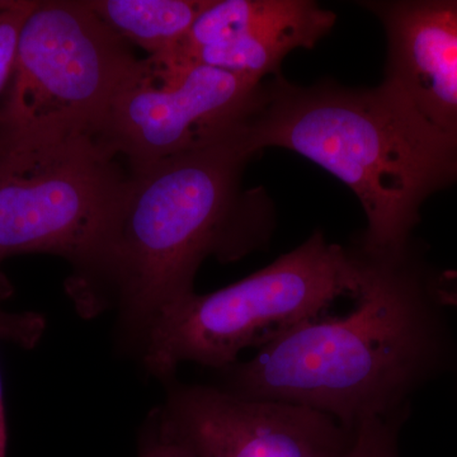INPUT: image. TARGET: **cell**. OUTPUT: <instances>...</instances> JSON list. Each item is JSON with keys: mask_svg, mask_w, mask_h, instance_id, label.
Instances as JSON below:
<instances>
[{"mask_svg": "<svg viewBox=\"0 0 457 457\" xmlns=\"http://www.w3.org/2000/svg\"><path fill=\"white\" fill-rule=\"evenodd\" d=\"M360 252L365 279L352 311L294 328L251 359L219 371L218 386L243 398L315 409L351 429L407 418L411 394L446 360L436 311L441 303L409 249L398 255Z\"/></svg>", "mask_w": 457, "mask_h": 457, "instance_id": "7a4b0ae2", "label": "cell"}, {"mask_svg": "<svg viewBox=\"0 0 457 457\" xmlns=\"http://www.w3.org/2000/svg\"><path fill=\"white\" fill-rule=\"evenodd\" d=\"M336 21L332 11L306 0L305 7L296 16L284 22L236 40L204 47L180 59H162L212 66L264 82V78L278 73L288 54L299 49H314L332 31Z\"/></svg>", "mask_w": 457, "mask_h": 457, "instance_id": "30bf717a", "label": "cell"}, {"mask_svg": "<svg viewBox=\"0 0 457 457\" xmlns=\"http://www.w3.org/2000/svg\"><path fill=\"white\" fill-rule=\"evenodd\" d=\"M305 4L306 0H212L179 47L159 56L180 59L204 47L236 40L296 16Z\"/></svg>", "mask_w": 457, "mask_h": 457, "instance_id": "7c38bea8", "label": "cell"}, {"mask_svg": "<svg viewBox=\"0 0 457 457\" xmlns=\"http://www.w3.org/2000/svg\"><path fill=\"white\" fill-rule=\"evenodd\" d=\"M88 7L123 40L149 56L179 47L212 0H86Z\"/></svg>", "mask_w": 457, "mask_h": 457, "instance_id": "8fae6325", "label": "cell"}, {"mask_svg": "<svg viewBox=\"0 0 457 457\" xmlns=\"http://www.w3.org/2000/svg\"><path fill=\"white\" fill-rule=\"evenodd\" d=\"M14 293L11 284L0 266V339L2 342L14 343L25 350H32L40 343L46 319L40 312H8L2 308V303Z\"/></svg>", "mask_w": 457, "mask_h": 457, "instance_id": "4fadbf2b", "label": "cell"}, {"mask_svg": "<svg viewBox=\"0 0 457 457\" xmlns=\"http://www.w3.org/2000/svg\"><path fill=\"white\" fill-rule=\"evenodd\" d=\"M162 411L196 457H345L354 429L315 409L218 385L165 383Z\"/></svg>", "mask_w": 457, "mask_h": 457, "instance_id": "ba28073f", "label": "cell"}, {"mask_svg": "<svg viewBox=\"0 0 457 457\" xmlns=\"http://www.w3.org/2000/svg\"><path fill=\"white\" fill-rule=\"evenodd\" d=\"M365 261L314 231L299 246L257 272L209 294H192L161 315L137 357L150 378H176L186 363L215 371L234 365L249 348L261 350L339 299L359 296Z\"/></svg>", "mask_w": 457, "mask_h": 457, "instance_id": "277c9868", "label": "cell"}, {"mask_svg": "<svg viewBox=\"0 0 457 457\" xmlns=\"http://www.w3.org/2000/svg\"><path fill=\"white\" fill-rule=\"evenodd\" d=\"M405 420L390 418L361 423L345 457H399V432Z\"/></svg>", "mask_w": 457, "mask_h": 457, "instance_id": "9a60e30c", "label": "cell"}, {"mask_svg": "<svg viewBox=\"0 0 457 457\" xmlns=\"http://www.w3.org/2000/svg\"><path fill=\"white\" fill-rule=\"evenodd\" d=\"M2 342V339H0ZM8 426L5 417L4 400H3L2 378H0V457H7Z\"/></svg>", "mask_w": 457, "mask_h": 457, "instance_id": "ac0fdd59", "label": "cell"}, {"mask_svg": "<svg viewBox=\"0 0 457 457\" xmlns=\"http://www.w3.org/2000/svg\"><path fill=\"white\" fill-rule=\"evenodd\" d=\"M35 3L36 0H0V98L7 93L16 64L21 29Z\"/></svg>", "mask_w": 457, "mask_h": 457, "instance_id": "5bb4252c", "label": "cell"}, {"mask_svg": "<svg viewBox=\"0 0 457 457\" xmlns=\"http://www.w3.org/2000/svg\"><path fill=\"white\" fill-rule=\"evenodd\" d=\"M243 140L254 156L290 150L347 186L365 212L356 245L369 254L405 253L423 203L457 183V143L384 82L299 86L276 75L263 84Z\"/></svg>", "mask_w": 457, "mask_h": 457, "instance_id": "3957f363", "label": "cell"}, {"mask_svg": "<svg viewBox=\"0 0 457 457\" xmlns=\"http://www.w3.org/2000/svg\"><path fill=\"white\" fill-rule=\"evenodd\" d=\"M137 457H196L165 420L161 407L149 411L141 426Z\"/></svg>", "mask_w": 457, "mask_h": 457, "instance_id": "2e32d148", "label": "cell"}, {"mask_svg": "<svg viewBox=\"0 0 457 457\" xmlns=\"http://www.w3.org/2000/svg\"><path fill=\"white\" fill-rule=\"evenodd\" d=\"M92 129H0V266L16 254L46 253L71 266L69 299L95 278L129 174Z\"/></svg>", "mask_w": 457, "mask_h": 457, "instance_id": "5b68a950", "label": "cell"}, {"mask_svg": "<svg viewBox=\"0 0 457 457\" xmlns=\"http://www.w3.org/2000/svg\"><path fill=\"white\" fill-rule=\"evenodd\" d=\"M139 62L86 0H36L18 37L0 129L69 125L97 131Z\"/></svg>", "mask_w": 457, "mask_h": 457, "instance_id": "8992f818", "label": "cell"}, {"mask_svg": "<svg viewBox=\"0 0 457 457\" xmlns=\"http://www.w3.org/2000/svg\"><path fill=\"white\" fill-rule=\"evenodd\" d=\"M263 84L149 56L116 93L97 132L137 170L237 134L260 106Z\"/></svg>", "mask_w": 457, "mask_h": 457, "instance_id": "52a82bcc", "label": "cell"}, {"mask_svg": "<svg viewBox=\"0 0 457 457\" xmlns=\"http://www.w3.org/2000/svg\"><path fill=\"white\" fill-rule=\"evenodd\" d=\"M436 295L441 305L457 308V276H449L441 281L440 286L436 288Z\"/></svg>", "mask_w": 457, "mask_h": 457, "instance_id": "e0dca14e", "label": "cell"}, {"mask_svg": "<svg viewBox=\"0 0 457 457\" xmlns=\"http://www.w3.org/2000/svg\"><path fill=\"white\" fill-rule=\"evenodd\" d=\"M386 35L383 82L457 143V0H366Z\"/></svg>", "mask_w": 457, "mask_h": 457, "instance_id": "9c48e42d", "label": "cell"}, {"mask_svg": "<svg viewBox=\"0 0 457 457\" xmlns=\"http://www.w3.org/2000/svg\"><path fill=\"white\" fill-rule=\"evenodd\" d=\"M254 158L242 130L212 145L130 170L106 251L73 303L83 319L117 315L123 351L137 356L156 319L189 295L207 258L236 262L264 248L273 218L240 177Z\"/></svg>", "mask_w": 457, "mask_h": 457, "instance_id": "6da1fadb", "label": "cell"}]
</instances>
